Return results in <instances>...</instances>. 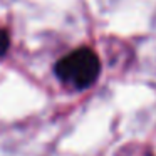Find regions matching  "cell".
<instances>
[{"mask_svg": "<svg viewBox=\"0 0 156 156\" xmlns=\"http://www.w3.org/2000/svg\"><path fill=\"white\" fill-rule=\"evenodd\" d=\"M54 72L61 82L82 91L98 81L101 72V62L92 49L81 47L59 59Z\"/></svg>", "mask_w": 156, "mask_h": 156, "instance_id": "1", "label": "cell"}, {"mask_svg": "<svg viewBox=\"0 0 156 156\" xmlns=\"http://www.w3.org/2000/svg\"><path fill=\"white\" fill-rule=\"evenodd\" d=\"M9 47H10V37H9L7 30L0 29V57L7 54Z\"/></svg>", "mask_w": 156, "mask_h": 156, "instance_id": "2", "label": "cell"}]
</instances>
